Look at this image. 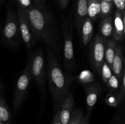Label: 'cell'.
I'll use <instances>...</instances> for the list:
<instances>
[{
    "label": "cell",
    "mask_w": 125,
    "mask_h": 124,
    "mask_svg": "<svg viewBox=\"0 0 125 124\" xmlns=\"http://www.w3.org/2000/svg\"><path fill=\"white\" fill-rule=\"evenodd\" d=\"M21 10L29 19L35 40L45 43L56 56L59 55L61 49V36L57 23L51 12L45 6L34 5L29 9Z\"/></svg>",
    "instance_id": "6da1fadb"
},
{
    "label": "cell",
    "mask_w": 125,
    "mask_h": 124,
    "mask_svg": "<svg viewBox=\"0 0 125 124\" xmlns=\"http://www.w3.org/2000/svg\"><path fill=\"white\" fill-rule=\"evenodd\" d=\"M46 58L49 88L52 97L54 109L56 113L60 110L63 100L70 91L73 77L63 71L57 62L56 55L47 47Z\"/></svg>",
    "instance_id": "7a4b0ae2"
},
{
    "label": "cell",
    "mask_w": 125,
    "mask_h": 124,
    "mask_svg": "<svg viewBox=\"0 0 125 124\" xmlns=\"http://www.w3.org/2000/svg\"><path fill=\"white\" fill-rule=\"evenodd\" d=\"M2 37L5 43L12 48L17 47L23 42L17 12L10 7L7 9V18L2 30Z\"/></svg>",
    "instance_id": "3957f363"
},
{
    "label": "cell",
    "mask_w": 125,
    "mask_h": 124,
    "mask_svg": "<svg viewBox=\"0 0 125 124\" xmlns=\"http://www.w3.org/2000/svg\"><path fill=\"white\" fill-rule=\"evenodd\" d=\"M63 37V64L68 73H72L75 65L73 41V26L70 19L65 20L62 24Z\"/></svg>",
    "instance_id": "277c9868"
},
{
    "label": "cell",
    "mask_w": 125,
    "mask_h": 124,
    "mask_svg": "<svg viewBox=\"0 0 125 124\" xmlns=\"http://www.w3.org/2000/svg\"><path fill=\"white\" fill-rule=\"evenodd\" d=\"M28 63L32 79L36 81L44 97L45 92V58L42 49L29 55Z\"/></svg>",
    "instance_id": "5b68a950"
},
{
    "label": "cell",
    "mask_w": 125,
    "mask_h": 124,
    "mask_svg": "<svg viewBox=\"0 0 125 124\" xmlns=\"http://www.w3.org/2000/svg\"><path fill=\"white\" fill-rule=\"evenodd\" d=\"M105 47L106 40L100 34H97L90 44V58L93 69L100 75L103 63L105 60Z\"/></svg>",
    "instance_id": "8992f818"
},
{
    "label": "cell",
    "mask_w": 125,
    "mask_h": 124,
    "mask_svg": "<svg viewBox=\"0 0 125 124\" xmlns=\"http://www.w3.org/2000/svg\"><path fill=\"white\" fill-rule=\"evenodd\" d=\"M31 79L29 63H27L25 68L22 71L16 83L13 103L15 111H17L19 109L23 103L30 86Z\"/></svg>",
    "instance_id": "52a82bcc"
},
{
    "label": "cell",
    "mask_w": 125,
    "mask_h": 124,
    "mask_svg": "<svg viewBox=\"0 0 125 124\" xmlns=\"http://www.w3.org/2000/svg\"><path fill=\"white\" fill-rule=\"evenodd\" d=\"M17 14L22 41L28 49H31L34 46L36 40L33 34L30 22L26 15L18 6L17 7Z\"/></svg>",
    "instance_id": "ba28073f"
},
{
    "label": "cell",
    "mask_w": 125,
    "mask_h": 124,
    "mask_svg": "<svg viewBox=\"0 0 125 124\" xmlns=\"http://www.w3.org/2000/svg\"><path fill=\"white\" fill-rule=\"evenodd\" d=\"M86 94V103L87 106V115L90 117L93 109L101 92L102 87L99 83H90L84 86Z\"/></svg>",
    "instance_id": "9c48e42d"
},
{
    "label": "cell",
    "mask_w": 125,
    "mask_h": 124,
    "mask_svg": "<svg viewBox=\"0 0 125 124\" xmlns=\"http://www.w3.org/2000/svg\"><path fill=\"white\" fill-rule=\"evenodd\" d=\"M87 17H88V0H77L74 22L79 35L83 22Z\"/></svg>",
    "instance_id": "30bf717a"
},
{
    "label": "cell",
    "mask_w": 125,
    "mask_h": 124,
    "mask_svg": "<svg viewBox=\"0 0 125 124\" xmlns=\"http://www.w3.org/2000/svg\"><path fill=\"white\" fill-rule=\"evenodd\" d=\"M74 106V98L73 93L70 91L63 100L59 110L60 118L62 124H68Z\"/></svg>",
    "instance_id": "8fae6325"
},
{
    "label": "cell",
    "mask_w": 125,
    "mask_h": 124,
    "mask_svg": "<svg viewBox=\"0 0 125 124\" xmlns=\"http://www.w3.org/2000/svg\"><path fill=\"white\" fill-rule=\"evenodd\" d=\"M125 68V58L123 55L122 47L120 44H118L116 49L115 55L112 63V71L113 74L120 81H122Z\"/></svg>",
    "instance_id": "7c38bea8"
},
{
    "label": "cell",
    "mask_w": 125,
    "mask_h": 124,
    "mask_svg": "<svg viewBox=\"0 0 125 124\" xmlns=\"http://www.w3.org/2000/svg\"><path fill=\"white\" fill-rule=\"evenodd\" d=\"M123 22L122 12L116 10L113 19V35L114 38L120 42L123 38Z\"/></svg>",
    "instance_id": "4fadbf2b"
},
{
    "label": "cell",
    "mask_w": 125,
    "mask_h": 124,
    "mask_svg": "<svg viewBox=\"0 0 125 124\" xmlns=\"http://www.w3.org/2000/svg\"><path fill=\"white\" fill-rule=\"evenodd\" d=\"M93 34H94L93 21L90 18L87 17L83 23L80 34L81 36L82 43L85 46H87L90 43L92 38Z\"/></svg>",
    "instance_id": "5bb4252c"
},
{
    "label": "cell",
    "mask_w": 125,
    "mask_h": 124,
    "mask_svg": "<svg viewBox=\"0 0 125 124\" xmlns=\"http://www.w3.org/2000/svg\"><path fill=\"white\" fill-rule=\"evenodd\" d=\"M118 42L114 38L113 36L106 40L105 47V61L112 69V63L115 55L116 49Z\"/></svg>",
    "instance_id": "9a60e30c"
},
{
    "label": "cell",
    "mask_w": 125,
    "mask_h": 124,
    "mask_svg": "<svg viewBox=\"0 0 125 124\" xmlns=\"http://www.w3.org/2000/svg\"><path fill=\"white\" fill-rule=\"evenodd\" d=\"M100 32L101 37L105 40L112 37L113 35V18L109 15L102 20L100 26Z\"/></svg>",
    "instance_id": "2e32d148"
},
{
    "label": "cell",
    "mask_w": 125,
    "mask_h": 124,
    "mask_svg": "<svg viewBox=\"0 0 125 124\" xmlns=\"http://www.w3.org/2000/svg\"><path fill=\"white\" fill-rule=\"evenodd\" d=\"M100 15V0H88V17L93 21Z\"/></svg>",
    "instance_id": "e0dca14e"
},
{
    "label": "cell",
    "mask_w": 125,
    "mask_h": 124,
    "mask_svg": "<svg viewBox=\"0 0 125 124\" xmlns=\"http://www.w3.org/2000/svg\"><path fill=\"white\" fill-rule=\"evenodd\" d=\"M113 2L107 1H100V15L103 19H104L109 15H111L113 10Z\"/></svg>",
    "instance_id": "ac0fdd59"
},
{
    "label": "cell",
    "mask_w": 125,
    "mask_h": 124,
    "mask_svg": "<svg viewBox=\"0 0 125 124\" xmlns=\"http://www.w3.org/2000/svg\"><path fill=\"white\" fill-rule=\"evenodd\" d=\"M112 75H113V72H112V69L108 65L107 62L104 60L103 63L102 68H101V75L102 77V79L103 80L104 82L106 85L107 83L110 78L111 77Z\"/></svg>",
    "instance_id": "d6986e66"
},
{
    "label": "cell",
    "mask_w": 125,
    "mask_h": 124,
    "mask_svg": "<svg viewBox=\"0 0 125 124\" xmlns=\"http://www.w3.org/2000/svg\"><path fill=\"white\" fill-rule=\"evenodd\" d=\"M84 114L80 109L73 111L68 124H81L84 118Z\"/></svg>",
    "instance_id": "ffe728a7"
},
{
    "label": "cell",
    "mask_w": 125,
    "mask_h": 124,
    "mask_svg": "<svg viewBox=\"0 0 125 124\" xmlns=\"http://www.w3.org/2000/svg\"><path fill=\"white\" fill-rule=\"evenodd\" d=\"M121 81L118 80V78L113 74V75L110 78L109 80L108 81L107 83L106 84V86L110 90L111 93L114 91H117L119 89L120 86Z\"/></svg>",
    "instance_id": "44dd1931"
},
{
    "label": "cell",
    "mask_w": 125,
    "mask_h": 124,
    "mask_svg": "<svg viewBox=\"0 0 125 124\" xmlns=\"http://www.w3.org/2000/svg\"><path fill=\"white\" fill-rule=\"evenodd\" d=\"M9 112L5 104L4 100L2 98H0V120L4 122H6L9 119Z\"/></svg>",
    "instance_id": "7402d4cb"
},
{
    "label": "cell",
    "mask_w": 125,
    "mask_h": 124,
    "mask_svg": "<svg viewBox=\"0 0 125 124\" xmlns=\"http://www.w3.org/2000/svg\"><path fill=\"white\" fill-rule=\"evenodd\" d=\"M118 91V92L117 94V96L118 101H119V103H121L125 97V68L123 76H122V81H121L120 86V88Z\"/></svg>",
    "instance_id": "603a6c76"
},
{
    "label": "cell",
    "mask_w": 125,
    "mask_h": 124,
    "mask_svg": "<svg viewBox=\"0 0 125 124\" xmlns=\"http://www.w3.org/2000/svg\"><path fill=\"white\" fill-rule=\"evenodd\" d=\"M18 7L21 9H29L34 5L32 0H16Z\"/></svg>",
    "instance_id": "cb8c5ba5"
},
{
    "label": "cell",
    "mask_w": 125,
    "mask_h": 124,
    "mask_svg": "<svg viewBox=\"0 0 125 124\" xmlns=\"http://www.w3.org/2000/svg\"><path fill=\"white\" fill-rule=\"evenodd\" d=\"M117 10L123 12L125 10V0H112Z\"/></svg>",
    "instance_id": "d4e9b609"
},
{
    "label": "cell",
    "mask_w": 125,
    "mask_h": 124,
    "mask_svg": "<svg viewBox=\"0 0 125 124\" xmlns=\"http://www.w3.org/2000/svg\"><path fill=\"white\" fill-rule=\"evenodd\" d=\"M52 124H62V122L61 120V118H60L59 111L56 112V115H55L53 120H52Z\"/></svg>",
    "instance_id": "484cf974"
},
{
    "label": "cell",
    "mask_w": 125,
    "mask_h": 124,
    "mask_svg": "<svg viewBox=\"0 0 125 124\" xmlns=\"http://www.w3.org/2000/svg\"><path fill=\"white\" fill-rule=\"evenodd\" d=\"M57 2L59 4V6L62 7V9H65L68 6L69 0H57Z\"/></svg>",
    "instance_id": "4316f807"
},
{
    "label": "cell",
    "mask_w": 125,
    "mask_h": 124,
    "mask_svg": "<svg viewBox=\"0 0 125 124\" xmlns=\"http://www.w3.org/2000/svg\"><path fill=\"white\" fill-rule=\"evenodd\" d=\"M34 5L37 6H45L46 0H32Z\"/></svg>",
    "instance_id": "83f0119b"
},
{
    "label": "cell",
    "mask_w": 125,
    "mask_h": 124,
    "mask_svg": "<svg viewBox=\"0 0 125 124\" xmlns=\"http://www.w3.org/2000/svg\"><path fill=\"white\" fill-rule=\"evenodd\" d=\"M123 16V38L125 40V10L122 12Z\"/></svg>",
    "instance_id": "f1b7e54d"
},
{
    "label": "cell",
    "mask_w": 125,
    "mask_h": 124,
    "mask_svg": "<svg viewBox=\"0 0 125 124\" xmlns=\"http://www.w3.org/2000/svg\"><path fill=\"white\" fill-rule=\"evenodd\" d=\"M89 119H90V117H88L87 115L86 116H84V118H83V120L82 121L81 124H89Z\"/></svg>",
    "instance_id": "f546056e"
},
{
    "label": "cell",
    "mask_w": 125,
    "mask_h": 124,
    "mask_svg": "<svg viewBox=\"0 0 125 124\" xmlns=\"http://www.w3.org/2000/svg\"><path fill=\"white\" fill-rule=\"evenodd\" d=\"M107 1V2H112V0H100V1Z\"/></svg>",
    "instance_id": "4dcf8cb0"
},
{
    "label": "cell",
    "mask_w": 125,
    "mask_h": 124,
    "mask_svg": "<svg viewBox=\"0 0 125 124\" xmlns=\"http://www.w3.org/2000/svg\"><path fill=\"white\" fill-rule=\"evenodd\" d=\"M2 1H3L2 0H0V6L2 4Z\"/></svg>",
    "instance_id": "1f68e13d"
},
{
    "label": "cell",
    "mask_w": 125,
    "mask_h": 124,
    "mask_svg": "<svg viewBox=\"0 0 125 124\" xmlns=\"http://www.w3.org/2000/svg\"><path fill=\"white\" fill-rule=\"evenodd\" d=\"M1 89H2V86H1V85H0V91H1Z\"/></svg>",
    "instance_id": "d6a6232c"
}]
</instances>
